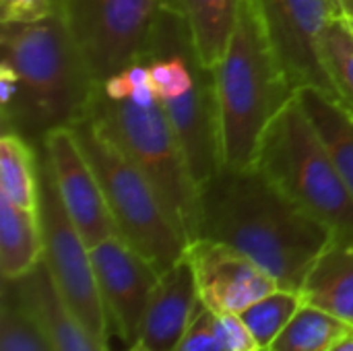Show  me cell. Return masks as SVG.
I'll return each mask as SVG.
<instances>
[{
	"label": "cell",
	"mask_w": 353,
	"mask_h": 351,
	"mask_svg": "<svg viewBox=\"0 0 353 351\" xmlns=\"http://www.w3.org/2000/svg\"><path fill=\"white\" fill-rule=\"evenodd\" d=\"M223 242L300 292L331 230L256 168H221L199 190V238Z\"/></svg>",
	"instance_id": "obj_1"
},
{
	"label": "cell",
	"mask_w": 353,
	"mask_h": 351,
	"mask_svg": "<svg viewBox=\"0 0 353 351\" xmlns=\"http://www.w3.org/2000/svg\"><path fill=\"white\" fill-rule=\"evenodd\" d=\"M2 52L14 66L21 91L4 116V128L25 137H46L89 116L101 85L91 77L62 14L37 23L2 25Z\"/></svg>",
	"instance_id": "obj_2"
},
{
	"label": "cell",
	"mask_w": 353,
	"mask_h": 351,
	"mask_svg": "<svg viewBox=\"0 0 353 351\" xmlns=\"http://www.w3.org/2000/svg\"><path fill=\"white\" fill-rule=\"evenodd\" d=\"M213 74L223 168H252L265 128L298 93L256 0H240L232 39Z\"/></svg>",
	"instance_id": "obj_3"
},
{
	"label": "cell",
	"mask_w": 353,
	"mask_h": 351,
	"mask_svg": "<svg viewBox=\"0 0 353 351\" xmlns=\"http://www.w3.org/2000/svg\"><path fill=\"white\" fill-rule=\"evenodd\" d=\"M252 168L325 223L335 240L353 242L352 190L298 93L265 128Z\"/></svg>",
	"instance_id": "obj_4"
},
{
	"label": "cell",
	"mask_w": 353,
	"mask_h": 351,
	"mask_svg": "<svg viewBox=\"0 0 353 351\" xmlns=\"http://www.w3.org/2000/svg\"><path fill=\"white\" fill-rule=\"evenodd\" d=\"M89 118L147 176L168 217L192 244L199 238V188L163 103L116 101L99 87Z\"/></svg>",
	"instance_id": "obj_5"
},
{
	"label": "cell",
	"mask_w": 353,
	"mask_h": 351,
	"mask_svg": "<svg viewBox=\"0 0 353 351\" xmlns=\"http://www.w3.org/2000/svg\"><path fill=\"white\" fill-rule=\"evenodd\" d=\"M70 128L101 186L118 238L165 273L186 257L188 242L168 217L151 182L89 116Z\"/></svg>",
	"instance_id": "obj_6"
},
{
	"label": "cell",
	"mask_w": 353,
	"mask_h": 351,
	"mask_svg": "<svg viewBox=\"0 0 353 351\" xmlns=\"http://www.w3.org/2000/svg\"><path fill=\"white\" fill-rule=\"evenodd\" d=\"M39 215L46 242L43 263L68 310L91 333V337L108 350L110 325L95 279L91 248L85 244L83 236L79 234L77 225L72 223L68 211L62 205L43 149L39 159Z\"/></svg>",
	"instance_id": "obj_7"
},
{
	"label": "cell",
	"mask_w": 353,
	"mask_h": 351,
	"mask_svg": "<svg viewBox=\"0 0 353 351\" xmlns=\"http://www.w3.org/2000/svg\"><path fill=\"white\" fill-rule=\"evenodd\" d=\"M163 0H66L60 14L97 85L141 62Z\"/></svg>",
	"instance_id": "obj_8"
},
{
	"label": "cell",
	"mask_w": 353,
	"mask_h": 351,
	"mask_svg": "<svg viewBox=\"0 0 353 351\" xmlns=\"http://www.w3.org/2000/svg\"><path fill=\"white\" fill-rule=\"evenodd\" d=\"M294 89L316 87L335 97L321 58V37L341 19L333 0H256Z\"/></svg>",
	"instance_id": "obj_9"
},
{
	"label": "cell",
	"mask_w": 353,
	"mask_h": 351,
	"mask_svg": "<svg viewBox=\"0 0 353 351\" xmlns=\"http://www.w3.org/2000/svg\"><path fill=\"white\" fill-rule=\"evenodd\" d=\"M91 261L110 333L126 348L139 343L147 304L161 273L118 236L91 246Z\"/></svg>",
	"instance_id": "obj_10"
},
{
	"label": "cell",
	"mask_w": 353,
	"mask_h": 351,
	"mask_svg": "<svg viewBox=\"0 0 353 351\" xmlns=\"http://www.w3.org/2000/svg\"><path fill=\"white\" fill-rule=\"evenodd\" d=\"M41 149L48 155L58 194L72 223L91 248L108 238L118 236L110 207L101 192V186L83 155L72 128L58 126L46 132Z\"/></svg>",
	"instance_id": "obj_11"
},
{
	"label": "cell",
	"mask_w": 353,
	"mask_h": 351,
	"mask_svg": "<svg viewBox=\"0 0 353 351\" xmlns=\"http://www.w3.org/2000/svg\"><path fill=\"white\" fill-rule=\"evenodd\" d=\"M201 302L215 314H242L261 298L279 290V283L240 250L215 242L194 240L186 248Z\"/></svg>",
	"instance_id": "obj_12"
},
{
	"label": "cell",
	"mask_w": 353,
	"mask_h": 351,
	"mask_svg": "<svg viewBox=\"0 0 353 351\" xmlns=\"http://www.w3.org/2000/svg\"><path fill=\"white\" fill-rule=\"evenodd\" d=\"M190 66L194 74L192 87L178 99L161 103L180 141L190 176L201 190V186H205L223 168V155L215 74L199 62L194 48L190 52Z\"/></svg>",
	"instance_id": "obj_13"
},
{
	"label": "cell",
	"mask_w": 353,
	"mask_h": 351,
	"mask_svg": "<svg viewBox=\"0 0 353 351\" xmlns=\"http://www.w3.org/2000/svg\"><path fill=\"white\" fill-rule=\"evenodd\" d=\"M203 308L188 257L159 275L151 292L139 343L147 351H174Z\"/></svg>",
	"instance_id": "obj_14"
},
{
	"label": "cell",
	"mask_w": 353,
	"mask_h": 351,
	"mask_svg": "<svg viewBox=\"0 0 353 351\" xmlns=\"http://www.w3.org/2000/svg\"><path fill=\"white\" fill-rule=\"evenodd\" d=\"M2 288L35 321L50 351H108L68 310L43 261L25 277L2 281Z\"/></svg>",
	"instance_id": "obj_15"
},
{
	"label": "cell",
	"mask_w": 353,
	"mask_h": 351,
	"mask_svg": "<svg viewBox=\"0 0 353 351\" xmlns=\"http://www.w3.org/2000/svg\"><path fill=\"white\" fill-rule=\"evenodd\" d=\"M300 292L306 304L353 327V242L333 238L312 263Z\"/></svg>",
	"instance_id": "obj_16"
},
{
	"label": "cell",
	"mask_w": 353,
	"mask_h": 351,
	"mask_svg": "<svg viewBox=\"0 0 353 351\" xmlns=\"http://www.w3.org/2000/svg\"><path fill=\"white\" fill-rule=\"evenodd\" d=\"M46 252L39 209H25L0 194V275L17 281L31 273Z\"/></svg>",
	"instance_id": "obj_17"
},
{
	"label": "cell",
	"mask_w": 353,
	"mask_h": 351,
	"mask_svg": "<svg viewBox=\"0 0 353 351\" xmlns=\"http://www.w3.org/2000/svg\"><path fill=\"white\" fill-rule=\"evenodd\" d=\"M199 62L215 70L232 39L240 0H178Z\"/></svg>",
	"instance_id": "obj_18"
},
{
	"label": "cell",
	"mask_w": 353,
	"mask_h": 351,
	"mask_svg": "<svg viewBox=\"0 0 353 351\" xmlns=\"http://www.w3.org/2000/svg\"><path fill=\"white\" fill-rule=\"evenodd\" d=\"M298 99L302 101L308 118L325 141L337 170L353 194V114L333 95L316 87L298 89Z\"/></svg>",
	"instance_id": "obj_19"
},
{
	"label": "cell",
	"mask_w": 353,
	"mask_h": 351,
	"mask_svg": "<svg viewBox=\"0 0 353 351\" xmlns=\"http://www.w3.org/2000/svg\"><path fill=\"white\" fill-rule=\"evenodd\" d=\"M39 161L31 141L17 132L4 130L0 139V194L25 209H39Z\"/></svg>",
	"instance_id": "obj_20"
},
{
	"label": "cell",
	"mask_w": 353,
	"mask_h": 351,
	"mask_svg": "<svg viewBox=\"0 0 353 351\" xmlns=\"http://www.w3.org/2000/svg\"><path fill=\"white\" fill-rule=\"evenodd\" d=\"M352 333L345 321L304 304L267 351H331Z\"/></svg>",
	"instance_id": "obj_21"
},
{
	"label": "cell",
	"mask_w": 353,
	"mask_h": 351,
	"mask_svg": "<svg viewBox=\"0 0 353 351\" xmlns=\"http://www.w3.org/2000/svg\"><path fill=\"white\" fill-rule=\"evenodd\" d=\"M304 304L306 302L302 292L279 288L246 308L242 312V319L254 333L261 348L267 351Z\"/></svg>",
	"instance_id": "obj_22"
},
{
	"label": "cell",
	"mask_w": 353,
	"mask_h": 351,
	"mask_svg": "<svg viewBox=\"0 0 353 351\" xmlns=\"http://www.w3.org/2000/svg\"><path fill=\"white\" fill-rule=\"evenodd\" d=\"M321 58L331 77L335 99L353 114V35L343 19H335L323 33Z\"/></svg>",
	"instance_id": "obj_23"
},
{
	"label": "cell",
	"mask_w": 353,
	"mask_h": 351,
	"mask_svg": "<svg viewBox=\"0 0 353 351\" xmlns=\"http://www.w3.org/2000/svg\"><path fill=\"white\" fill-rule=\"evenodd\" d=\"M0 351H50L35 321L6 290L0 306Z\"/></svg>",
	"instance_id": "obj_24"
},
{
	"label": "cell",
	"mask_w": 353,
	"mask_h": 351,
	"mask_svg": "<svg viewBox=\"0 0 353 351\" xmlns=\"http://www.w3.org/2000/svg\"><path fill=\"white\" fill-rule=\"evenodd\" d=\"M174 351H228L217 331L215 312L203 304Z\"/></svg>",
	"instance_id": "obj_25"
},
{
	"label": "cell",
	"mask_w": 353,
	"mask_h": 351,
	"mask_svg": "<svg viewBox=\"0 0 353 351\" xmlns=\"http://www.w3.org/2000/svg\"><path fill=\"white\" fill-rule=\"evenodd\" d=\"M215 323L228 351H265L256 341L250 327L246 325V321L242 319V314H215Z\"/></svg>",
	"instance_id": "obj_26"
},
{
	"label": "cell",
	"mask_w": 353,
	"mask_h": 351,
	"mask_svg": "<svg viewBox=\"0 0 353 351\" xmlns=\"http://www.w3.org/2000/svg\"><path fill=\"white\" fill-rule=\"evenodd\" d=\"M58 14L54 0H0L2 25L10 23H37Z\"/></svg>",
	"instance_id": "obj_27"
},
{
	"label": "cell",
	"mask_w": 353,
	"mask_h": 351,
	"mask_svg": "<svg viewBox=\"0 0 353 351\" xmlns=\"http://www.w3.org/2000/svg\"><path fill=\"white\" fill-rule=\"evenodd\" d=\"M21 91V81L19 74L14 70V66L2 58L0 62V103H2V112H8L14 103V99L19 97Z\"/></svg>",
	"instance_id": "obj_28"
},
{
	"label": "cell",
	"mask_w": 353,
	"mask_h": 351,
	"mask_svg": "<svg viewBox=\"0 0 353 351\" xmlns=\"http://www.w3.org/2000/svg\"><path fill=\"white\" fill-rule=\"evenodd\" d=\"M134 87H137V85H134V81L130 79V74H128L126 68L120 70V72H116V74H112V77H108L105 83L101 85L103 93H105L110 99H116V101L128 99L130 93L134 91Z\"/></svg>",
	"instance_id": "obj_29"
},
{
	"label": "cell",
	"mask_w": 353,
	"mask_h": 351,
	"mask_svg": "<svg viewBox=\"0 0 353 351\" xmlns=\"http://www.w3.org/2000/svg\"><path fill=\"white\" fill-rule=\"evenodd\" d=\"M128 99L139 103V106H153L159 101V95H157L153 85H139V87H134V91L130 93Z\"/></svg>",
	"instance_id": "obj_30"
},
{
	"label": "cell",
	"mask_w": 353,
	"mask_h": 351,
	"mask_svg": "<svg viewBox=\"0 0 353 351\" xmlns=\"http://www.w3.org/2000/svg\"><path fill=\"white\" fill-rule=\"evenodd\" d=\"M341 17H353V0H333Z\"/></svg>",
	"instance_id": "obj_31"
},
{
	"label": "cell",
	"mask_w": 353,
	"mask_h": 351,
	"mask_svg": "<svg viewBox=\"0 0 353 351\" xmlns=\"http://www.w3.org/2000/svg\"><path fill=\"white\" fill-rule=\"evenodd\" d=\"M331 351H353V333L352 335H347L341 343H337Z\"/></svg>",
	"instance_id": "obj_32"
},
{
	"label": "cell",
	"mask_w": 353,
	"mask_h": 351,
	"mask_svg": "<svg viewBox=\"0 0 353 351\" xmlns=\"http://www.w3.org/2000/svg\"><path fill=\"white\" fill-rule=\"evenodd\" d=\"M343 19V23L347 25V29L352 31V35H353V17H341Z\"/></svg>",
	"instance_id": "obj_33"
},
{
	"label": "cell",
	"mask_w": 353,
	"mask_h": 351,
	"mask_svg": "<svg viewBox=\"0 0 353 351\" xmlns=\"http://www.w3.org/2000/svg\"><path fill=\"white\" fill-rule=\"evenodd\" d=\"M124 351H147V350H145V348H143L141 343H134V345H130V348H126V350H124Z\"/></svg>",
	"instance_id": "obj_34"
},
{
	"label": "cell",
	"mask_w": 353,
	"mask_h": 351,
	"mask_svg": "<svg viewBox=\"0 0 353 351\" xmlns=\"http://www.w3.org/2000/svg\"><path fill=\"white\" fill-rule=\"evenodd\" d=\"M56 2V6H58V12H60V8H62V4L66 2V0H54Z\"/></svg>",
	"instance_id": "obj_35"
}]
</instances>
